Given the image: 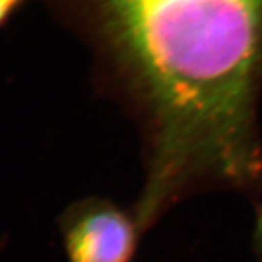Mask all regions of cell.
<instances>
[{"mask_svg": "<svg viewBox=\"0 0 262 262\" xmlns=\"http://www.w3.org/2000/svg\"><path fill=\"white\" fill-rule=\"evenodd\" d=\"M111 262H130V261H111Z\"/></svg>", "mask_w": 262, "mask_h": 262, "instance_id": "cell-4", "label": "cell"}, {"mask_svg": "<svg viewBox=\"0 0 262 262\" xmlns=\"http://www.w3.org/2000/svg\"><path fill=\"white\" fill-rule=\"evenodd\" d=\"M260 234L262 238V211H261V219H260Z\"/></svg>", "mask_w": 262, "mask_h": 262, "instance_id": "cell-3", "label": "cell"}, {"mask_svg": "<svg viewBox=\"0 0 262 262\" xmlns=\"http://www.w3.org/2000/svg\"><path fill=\"white\" fill-rule=\"evenodd\" d=\"M19 0H0V25L8 19L10 12L18 5Z\"/></svg>", "mask_w": 262, "mask_h": 262, "instance_id": "cell-2", "label": "cell"}, {"mask_svg": "<svg viewBox=\"0 0 262 262\" xmlns=\"http://www.w3.org/2000/svg\"><path fill=\"white\" fill-rule=\"evenodd\" d=\"M116 3L124 39L163 118L166 156L244 171L262 0Z\"/></svg>", "mask_w": 262, "mask_h": 262, "instance_id": "cell-1", "label": "cell"}]
</instances>
